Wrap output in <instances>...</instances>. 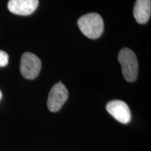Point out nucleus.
I'll list each match as a JSON object with an SVG mask.
<instances>
[{
  "instance_id": "f257e3e1",
  "label": "nucleus",
  "mask_w": 151,
  "mask_h": 151,
  "mask_svg": "<svg viewBox=\"0 0 151 151\" xmlns=\"http://www.w3.org/2000/svg\"><path fill=\"white\" fill-rule=\"evenodd\" d=\"M81 32L90 39H95L102 35L104 21L99 14L90 13L81 16L77 22Z\"/></svg>"
},
{
  "instance_id": "f03ea898",
  "label": "nucleus",
  "mask_w": 151,
  "mask_h": 151,
  "mask_svg": "<svg viewBox=\"0 0 151 151\" xmlns=\"http://www.w3.org/2000/svg\"><path fill=\"white\" fill-rule=\"evenodd\" d=\"M118 61L122 67L123 76L128 82H134L138 76V61L134 52L128 48L120 50L118 54Z\"/></svg>"
},
{
  "instance_id": "7ed1b4c3",
  "label": "nucleus",
  "mask_w": 151,
  "mask_h": 151,
  "mask_svg": "<svg viewBox=\"0 0 151 151\" xmlns=\"http://www.w3.org/2000/svg\"><path fill=\"white\" fill-rule=\"evenodd\" d=\"M41 69L40 59L32 52H24L20 60V70L24 78L32 80L38 76Z\"/></svg>"
},
{
  "instance_id": "20e7f679",
  "label": "nucleus",
  "mask_w": 151,
  "mask_h": 151,
  "mask_svg": "<svg viewBox=\"0 0 151 151\" xmlns=\"http://www.w3.org/2000/svg\"><path fill=\"white\" fill-rule=\"evenodd\" d=\"M68 90L66 87L61 82L52 86V88L49 92L47 106L51 112H57L63 106L64 104L67 100Z\"/></svg>"
},
{
  "instance_id": "39448f33",
  "label": "nucleus",
  "mask_w": 151,
  "mask_h": 151,
  "mask_svg": "<svg viewBox=\"0 0 151 151\" xmlns=\"http://www.w3.org/2000/svg\"><path fill=\"white\" fill-rule=\"evenodd\" d=\"M106 110L118 122L127 124L131 120V111L125 102L121 100H112L106 105Z\"/></svg>"
},
{
  "instance_id": "423d86ee",
  "label": "nucleus",
  "mask_w": 151,
  "mask_h": 151,
  "mask_svg": "<svg viewBox=\"0 0 151 151\" xmlns=\"http://www.w3.org/2000/svg\"><path fill=\"white\" fill-rule=\"evenodd\" d=\"M39 0H9L8 9L10 12L19 16H28L37 9Z\"/></svg>"
},
{
  "instance_id": "0eeeda50",
  "label": "nucleus",
  "mask_w": 151,
  "mask_h": 151,
  "mask_svg": "<svg viewBox=\"0 0 151 151\" xmlns=\"http://www.w3.org/2000/svg\"><path fill=\"white\" fill-rule=\"evenodd\" d=\"M133 14L138 23H146L150 18V0H136Z\"/></svg>"
},
{
  "instance_id": "6e6552de",
  "label": "nucleus",
  "mask_w": 151,
  "mask_h": 151,
  "mask_svg": "<svg viewBox=\"0 0 151 151\" xmlns=\"http://www.w3.org/2000/svg\"><path fill=\"white\" fill-rule=\"evenodd\" d=\"M9 62V55L6 52L0 50V67H5Z\"/></svg>"
},
{
  "instance_id": "1a4fd4ad",
  "label": "nucleus",
  "mask_w": 151,
  "mask_h": 151,
  "mask_svg": "<svg viewBox=\"0 0 151 151\" xmlns=\"http://www.w3.org/2000/svg\"><path fill=\"white\" fill-rule=\"evenodd\" d=\"M1 96H2V94H1V90H0V99H1Z\"/></svg>"
}]
</instances>
